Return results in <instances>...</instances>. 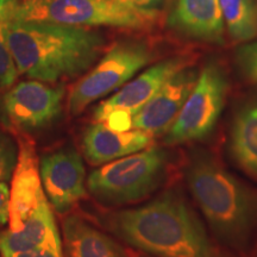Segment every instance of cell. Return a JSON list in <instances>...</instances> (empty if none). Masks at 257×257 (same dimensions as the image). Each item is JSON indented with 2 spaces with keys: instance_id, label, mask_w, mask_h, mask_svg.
I'll use <instances>...</instances> for the list:
<instances>
[{
  "instance_id": "cell-17",
  "label": "cell",
  "mask_w": 257,
  "mask_h": 257,
  "mask_svg": "<svg viewBox=\"0 0 257 257\" xmlns=\"http://www.w3.org/2000/svg\"><path fill=\"white\" fill-rule=\"evenodd\" d=\"M224 25L233 41L257 37V0H219Z\"/></svg>"
},
{
  "instance_id": "cell-18",
  "label": "cell",
  "mask_w": 257,
  "mask_h": 257,
  "mask_svg": "<svg viewBox=\"0 0 257 257\" xmlns=\"http://www.w3.org/2000/svg\"><path fill=\"white\" fill-rule=\"evenodd\" d=\"M4 22V15L0 10V89L11 87L19 73L8 42H6Z\"/></svg>"
},
{
  "instance_id": "cell-2",
  "label": "cell",
  "mask_w": 257,
  "mask_h": 257,
  "mask_svg": "<svg viewBox=\"0 0 257 257\" xmlns=\"http://www.w3.org/2000/svg\"><path fill=\"white\" fill-rule=\"evenodd\" d=\"M107 225L127 244L156 257H224L186 199L174 191L112 214Z\"/></svg>"
},
{
  "instance_id": "cell-10",
  "label": "cell",
  "mask_w": 257,
  "mask_h": 257,
  "mask_svg": "<svg viewBox=\"0 0 257 257\" xmlns=\"http://www.w3.org/2000/svg\"><path fill=\"white\" fill-rule=\"evenodd\" d=\"M40 174L48 200L59 213H66L86 195L85 166L73 148L42 157Z\"/></svg>"
},
{
  "instance_id": "cell-5",
  "label": "cell",
  "mask_w": 257,
  "mask_h": 257,
  "mask_svg": "<svg viewBox=\"0 0 257 257\" xmlns=\"http://www.w3.org/2000/svg\"><path fill=\"white\" fill-rule=\"evenodd\" d=\"M5 22H47L73 27L150 29L160 11L135 8L121 0H19L0 4Z\"/></svg>"
},
{
  "instance_id": "cell-22",
  "label": "cell",
  "mask_w": 257,
  "mask_h": 257,
  "mask_svg": "<svg viewBox=\"0 0 257 257\" xmlns=\"http://www.w3.org/2000/svg\"><path fill=\"white\" fill-rule=\"evenodd\" d=\"M5 257H64L62 251V244H51V245L42 246L29 251L17 252L14 255Z\"/></svg>"
},
{
  "instance_id": "cell-14",
  "label": "cell",
  "mask_w": 257,
  "mask_h": 257,
  "mask_svg": "<svg viewBox=\"0 0 257 257\" xmlns=\"http://www.w3.org/2000/svg\"><path fill=\"white\" fill-rule=\"evenodd\" d=\"M152 143V135L142 130H112L104 123L89 125L82 136V150L92 165H105L111 161L147 149Z\"/></svg>"
},
{
  "instance_id": "cell-13",
  "label": "cell",
  "mask_w": 257,
  "mask_h": 257,
  "mask_svg": "<svg viewBox=\"0 0 257 257\" xmlns=\"http://www.w3.org/2000/svg\"><path fill=\"white\" fill-rule=\"evenodd\" d=\"M168 24L189 38L214 44L224 42L219 0H175Z\"/></svg>"
},
{
  "instance_id": "cell-21",
  "label": "cell",
  "mask_w": 257,
  "mask_h": 257,
  "mask_svg": "<svg viewBox=\"0 0 257 257\" xmlns=\"http://www.w3.org/2000/svg\"><path fill=\"white\" fill-rule=\"evenodd\" d=\"M101 123L107 125L112 130L119 131V133L130 131L133 130V114L126 111L114 110L106 115Z\"/></svg>"
},
{
  "instance_id": "cell-12",
  "label": "cell",
  "mask_w": 257,
  "mask_h": 257,
  "mask_svg": "<svg viewBox=\"0 0 257 257\" xmlns=\"http://www.w3.org/2000/svg\"><path fill=\"white\" fill-rule=\"evenodd\" d=\"M189 63V57L175 56L154 64L96 106L93 112L94 121L101 123L106 115L114 110L126 111L134 115L170 78L187 68Z\"/></svg>"
},
{
  "instance_id": "cell-20",
  "label": "cell",
  "mask_w": 257,
  "mask_h": 257,
  "mask_svg": "<svg viewBox=\"0 0 257 257\" xmlns=\"http://www.w3.org/2000/svg\"><path fill=\"white\" fill-rule=\"evenodd\" d=\"M237 63L244 75L257 83V41L239 48L237 51Z\"/></svg>"
},
{
  "instance_id": "cell-3",
  "label": "cell",
  "mask_w": 257,
  "mask_h": 257,
  "mask_svg": "<svg viewBox=\"0 0 257 257\" xmlns=\"http://www.w3.org/2000/svg\"><path fill=\"white\" fill-rule=\"evenodd\" d=\"M186 178L218 238L233 249H245L257 231V189L204 150L192 153Z\"/></svg>"
},
{
  "instance_id": "cell-9",
  "label": "cell",
  "mask_w": 257,
  "mask_h": 257,
  "mask_svg": "<svg viewBox=\"0 0 257 257\" xmlns=\"http://www.w3.org/2000/svg\"><path fill=\"white\" fill-rule=\"evenodd\" d=\"M63 87H53L38 80L17 83L3 98L9 123L21 131H37L50 126L61 115Z\"/></svg>"
},
{
  "instance_id": "cell-15",
  "label": "cell",
  "mask_w": 257,
  "mask_h": 257,
  "mask_svg": "<svg viewBox=\"0 0 257 257\" xmlns=\"http://www.w3.org/2000/svg\"><path fill=\"white\" fill-rule=\"evenodd\" d=\"M66 257H127L119 243L72 214L62 224Z\"/></svg>"
},
{
  "instance_id": "cell-4",
  "label": "cell",
  "mask_w": 257,
  "mask_h": 257,
  "mask_svg": "<svg viewBox=\"0 0 257 257\" xmlns=\"http://www.w3.org/2000/svg\"><path fill=\"white\" fill-rule=\"evenodd\" d=\"M10 191L9 229L0 232L2 256L61 244L51 205L42 185L36 150L30 140L19 141Z\"/></svg>"
},
{
  "instance_id": "cell-23",
  "label": "cell",
  "mask_w": 257,
  "mask_h": 257,
  "mask_svg": "<svg viewBox=\"0 0 257 257\" xmlns=\"http://www.w3.org/2000/svg\"><path fill=\"white\" fill-rule=\"evenodd\" d=\"M10 195L11 191L6 182H0V227L9 223L10 217Z\"/></svg>"
},
{
  "instance_id": "cell-8",
  "label": "cell",
  "mask_w": 257,
  "mask_h": 257,
  "mask_svg": "<svg viewBox=\"0 0 257 257\" xmlns=\"http://www.w3.org/2000/svg\"><path fill=\"white\" fill-rule=\"evenodd\" d=\"M229 83L223 69L208 63L199 74L194 88L169 130L167 144L201 141L212 134L224 108Z\"/></svg>"
},
{
  "instance_id": "cell-19",
  "label": "cell",
  "mask_w": 257,
  "mask_h": 257,
  "mask_svg": "<svg viewBox=\"0 0 257 257\" xmlns=\"http://www.w3.org/2000/svg\"><path fill=\"white\" fill-rule=\"evenodd\" d=\"M18 160V149L8 135L0 131V182L12 179Z\"/></svg>"
},
{
  "instance_id": "cell-16",
  "label": "cell",
  "mask_w": 257,
  "mask_h": 257,
  "mask_svg": "<svg viewBox=\"0 0 257 257\" xmlns=\"http://www.w3.org/2000/svg\"><path fill=\"white\" fill-rule=\"evenodd\" d=\"M230 152L240 168L257 176V101L244 105L234 115Z\"/></svg>"
},
{
  "instance_id": "cell-11",
  "label": "cell",
  "mask_w": 257,
  "mask_h": 257,
  "mask_svg": "<svg viewBox=\"0 0 257 257\" xmlns=\"http://www.w3.org/2000/svg\"><path fill=\"white\" fill-rule=\"evenodd\" d=\"M197 70L189 67L170 78L150 100L133 115V128L149 135L167 133L178 117L198 80Z\"/></svg>"
},
{
  "instance_id": "cell-7",
  "label": "cell",
  "mask_w": 257,
  "mask_h": 257,
  "mask_svg": "<svg viewBox=\"0 0 257 257\" xmlns=\"http://www.w3.org/2000/svg\"><path fill=\"white\" fill-rule=\"evenodd\" d=\"M153 60V51L143 41H123L114 44L69 92L67 107L72 117L89 105L118 91Z\"/></svg>"
},
{
  "instance_id": "cell-6",
  "label": "cell",
  "mask_w": 257,
  "mask_h": 257,
  "mask_svg": "<svg viewBox=\"0 0 257 257\" xmlns=\"http://www.w3.org/2000/svg\"><path fill=\"white\" fill-rule=\"evenodd\" d=\"M168 155L157 147L105 163L93 170L87 187L102 204L121 205L138 201L159 188L165 179Z\"/></svg>"
},
{
  "instance_id": "cell-24",
  "label": "cell",
  "mask_w": 257,
  "mask_h": 257,
  "mask_svg": "<svg viewBox=\"0 0 257 257\" xmlns=\"http://www.w3.org/2000/svg\"><path fill=\"white\" fill-rule=\"evenodd\" d=\"M121 2L125 3V4L135 6V8L159 11L161 6L166 3V0H121Z\"/></svg>"
},
{
  "instance_id": "cell-1",
  "label": "cell",
  "mask_w": 257,
  "mask_h": 257,
  "mask_svg": "<svg viewBox=\"0 0 257 257\" xmlns=\"http://www.w3.org/2000/svg\"><path fill=\"white\" fill-rule=\"evenodd\" d=\"M4 34L18 72L47 83L87 72L105 44L99 32L47 22H4Z\"/></svg>"
}]
</instances>
